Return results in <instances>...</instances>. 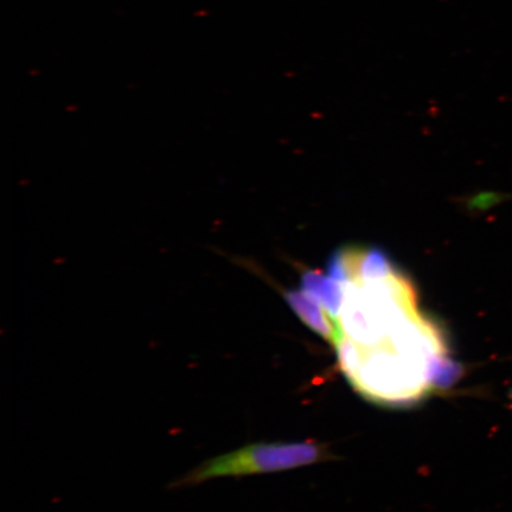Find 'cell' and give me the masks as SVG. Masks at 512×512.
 Segmentation results:
<instances>
[{
    "label": "cell",
    "instance_id": "2",
    "mask_svg": "<svg viewBox=\"0 0 512 512\" xmlns=\"http://www.w3.org/2000/svg\"><path fill=\"white\" fill-rule=\"evenodd\" d=\"M331 458L326 447L315 441L300 443H255L204 460L176 477L170 490L196 488L210 480L266 475L325 462Z\"/></svg>",
    "mask_w": 512,
    "mask_h": 512
},
{
    "label": "cell",
    "instance_id": "3",
    "mask_svg": "<svg viewBox=\"0 0 512 512\" xmlns=\"http://www.w3.org/2000/svg\"><path fill=\"white\" fill-rule=\"evenodd\" d=\"M283 296L288 306L296 313L298 318L326 342L336 347L342 332L339 329L337 318L332 317L322 305L313 300L303 291H285Z\"/></svg>",
    "mask_w": 512,
    "mask_h": 512
},
{
    "label": "cell",
    "instance_id": "1",
    "mask_svg": "<svg viewBox=\"0 0 512 512\" xmlns=\"http://www.w3.org/2000/svg\"><path fill=\"white\" fill-rule=\"evenodd\" d=\"M335 348L352 386L370 400L387 403L421 398L434 387L447 358L438 326L421 315L374 343L357 345L342 338Z\"/></svg>",
    "mask_w": 512,
    "mask_h": 512
},
{
    "label": "cell",
    "instance_id": "4",
    "mask_svg": "<svg viewBox=\"0 0 512 512\" xmlns=\"http://www.w3.org/2000/svg\"><path fill=\"white\" fill-rule=\"evenodd\" d=\"M302 291L322 305L332 317L337 318L344 303V284L330 275L306 271L302 277Z\"/></svg>",
    "mask_w": 512,
    "mask_h": 512
},
{
    "label": "cell",
    "instance_id": "5",
    "mask_svg": "<svg viewBox=\"0 0 512 512\" xmlns=\"http://www.w3.org/2000/svg\"><path fill=\"white\" fill-rule=\"evenodd\" d=\"M508 198H510V200H512V195H509Z\"/></svg>",
    "mask_w": 512,
    "mask_h": 512
}]
</instances>
